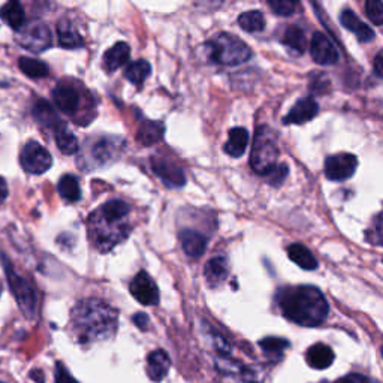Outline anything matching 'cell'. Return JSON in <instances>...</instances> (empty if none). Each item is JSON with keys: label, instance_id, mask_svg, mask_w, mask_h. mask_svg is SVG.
I'll use <instances>...</instances> for the list:
<instances>
[{"label": "cell", "instance_id": "45", "mask_svg": "<svg viewBox=\"0 0 383 383\" xmlns=\"http://www.w3.org/2000/svg\"><path fill=\"white\" fill-rule=\"evenodd\" d=\"M0 295H2V283H0Z\"/></svg>", "mask_w": 383, "mask_h": 383}, {"label": "cell", "instance_id": "35", "mask_svg": "<svg viewBox=\"0 0 383 383\" xmlns=\"http://www.w3.org/2000/svg\"><path fill=\"white\" fill-rule=\"evenodd\" d=\"M367 238L371 244L383 246V210L375 217L373 223H371V228L368 229Z\"/></svg>", "mask_w": 383, "mask_h": 383}, {"label": "cell", "instance_id": "30", "mask_svg": "<svg viewBox=\"0 0 383 383\" xmlns=\"http://www.w3.org/2000/svg\"><path fill=\"white\" fill-rule=\"evenodd\" d=\"M59 195L68 202H77L81 199V189L75 175L66 174L60 178L57 185Z\"/></svg>", "mask_w": 383, "mask_h": 383}, {"label": "cell", "instance_id": "5", "mask_svg": "<svg viewBox=\"0 0 383 383\" xmlns=\"http://www.w3.org/2000/svg\"><path fill=\"white\" fill-rule=\"evenodd\" d=\"M279 159V147L275 133L268 126H259L254 133L252 154H250V166L256 174L267 177L273 169L277 166Z\"/></svg>", "mask_w": 383, "mask_h": 383}, {"label": "cell", "instance_id": "47", "mask_svg": "<svg viewBox=\"0 0 383 383\" xmlns=\"http://www.w3.org/2000/svg\"><path fill=\"white\" fill-rule=\"evenodd\" d=\"M0 383H3V382H0Z\"/></svg>", "mask_w": 383, "mask_h": 383}, {"label": "cell", "instance_id": "6", "mask_svg": "<svg viewBox=\"0 0 383 383\" xmlns=\"http://www.w3.org/2000/svg\"><path fill=\"white\" fill-rule=\"evenodd\" d=\"M5 271L8 273L10 292L14 294L17 304L21 308V312H23L29 319L34 317L36 313V307H38V298H36V292L34 289V286H31V283L29 280L18 275L13 270V267H10L9 262H6V261H5Z\"/></svg>", "mask_w": 383, "mask_h": 383}, {"label": "cell", "instance_id": "16", "mask_svg": "<svg viewBox=\"0 0 383 383\" xmlns=\"http://www.w3.org/2000/svg\"><path fill=\"white\" fill-rule=\"evenodd\" d=\"M340 23L345 29L352 31L361 42H370L375 39V31L364 21H361L352 9H343V13L340 14Z\"/></svg>", "mask_w": 383, "mask_h": 383}, {"label": "cell", "instance_id": "40", "mask_svg": "<svg viewBox=\"0 0 383 383\" xmlns=\"http://www.w3.org/2000/svg\"><path fill=\"white\" fill-rule=\"evenodd\" d=\"M338 383H370V380L366 376H363V375L350 373V375L345 376Z\"/></svg>", "mask_w": 383, "mask_h": 383}, {"label": "cell", "instance_id": "34", "mask_svg": "<svg viewBox=\"0 0 383 383\" xmlns=\"http://www.w3.org/2000/svg\"><path fill=\"white\" fill-rule=\"evenodd\" d=\"M259 346L268 356H282V354L291 346V343L286 338L280 337H265L259 342Z\"/></svg>", "mask_w": 383, "mask_h": 383}, {"label": "cell", "instance_id": "25", "mask_svg": "<svg viewBox=\"0 0 383 383\" xmlns=\"http://www.w3.org/2000/svg\"><path fill=\"white\" fill-rule=\"evenodd\" d=\"M249 145V132L244 127H233L225 144V153L231 157H241Z\"/></svg>", "mask_w": 383, "mask_h": 383}, {"label": "cell", "instance_id": "38", "mask_svg": "<svg viewBox=\"0 0 383 383\" xmlns=\"http://www.w3.org/2000/svg\"><path fill=\"white\" fill-rule=\"evenodd\" d=\"M287 173H289V169H287V166L284 164H280L275 166L273 171L267 175V180H268V183L271 186H280L283 182H284V178L287 175Z\"/></svg>", "mask_w": 383, "mask_h": 383}, {"label": "cell", "instance_id": "33", "mask_svg": "<svg viewBox=\"0 0 383 383\" xmlns=\"http://www.w3.org/2000/svg\"><path fill=\"white\" fill-rule=\"evenodd\" d=\"M150 72H152L150 63L145 60H138L131 63V65L126 68L124 77L132 84H135V86H141V84L147 80V77L150 75Z\"/></svg>", "mask_w": 383, "mask_h": 383}, {"label": "cell", "instance_id": "43", "mask_svg": "<svg viewBox=\"0 0 383 383\" xmlns=\"http://www.w3.org/2000/svg\"><path fill=\"white\" fill-rule=\"evenodd\" d=\"M8 198V185L3 180V177H0V205L3 204Z\"/></svg>", "mask_w": 383, "mask_h": 383}, {"label": "cell", "instance_id": "19", "mask_svg": "<svg viewBox=\"0 0 383 383\" xmlns=\"http://www.w3.org/2000/svg\"><path fill=\"white\" fill-rule=\"evenodd\" d=\"M334 358H335V355L333 352V349L324 343H317V345L312 346L305 354L307 364L316 370L328 368L334 363Z\"/></svg>", "mask_w": 383, "mask_h": 383}, {"label": "cell", "instance_id": "42", "mask_svg": "<svg viewBox=\"0 0 383 383\" xmlns=\"http://www.w3.org/2000/svg\"><path fill=\"white\" fill-rule=\"evenodd\" d=\"M133 324L143 329V331H145L147 326H148V316L145 313H138L133 316Z\"/></svg>", "mask_w": 383, "mask_h": 383}, {"label": "cell", "instance_id": "3", "mask_svg": "<svg viewBox=\"0 0 383 383\" xmlns=\"http://www.w3.org/2000/svg\"><path fill=\"white\" fill-rule=\"evenodd\" d=\"M129 211L131 207L127 202L114 199L92 212L89 217V237L96 249L106 253L127 238L131 232L126 222Z\"/></svg>", "mask_w": 383, "mask_h": 383}, {"label": "cell", "instance_id": "29", "mask_svg": "<svg viewBox=\"0 0 383 383\" xmlns=\"http://www.w3.org/2000/svg\"><path fill=\"white\" fill-rule=\"evenodd\" d=\"M282 44L289 48L291 51H294L295 55H303L307 48V39H305L304 30L296 26L287 27L282 38Z\"/></svg>", "mask_w": 383, "mask_h": 383}, {"label": "cell", "instance_id": "15", "mask_svg": "<svg viewBox=\"0 0 383 383\" xmlns=\"http://www.w3.org/2000/svg\"><path fill=\"white\" fill-rule=\"evenodd\" d=\"M52 99H55V105L57 108L66 114H73L80 106V93L69 84H59L52 90Z\"/></svg>", "mask_w": 383, "mask_h": 383}, {"label": "cell", "instance_id": "22", "mask_svg": "<svg viewBox=\"0 0 383 383\" xmlns=\"http://www.w3.org/2000/svg\"><path fill=\"white\" fill-rule=\"evenodd\" d=\"M131 48L126 42H117L103 55V65L108 71H115L129 62Z\"/></svg>", "mask_w": 383, "mask_h": 383}, {"label": "cell", "instance_id": "9", "mask_svg": "<svg viewBox=\"0 0 383 383\" xmlns=\"http://www.w3.org/2000/svg\"><path fill=\"white\" fill-rule=\"evenodd\" d=\"M358 168V159L355 154L342 153L328 156L325 161V177L331 182H345L354 177Z\"/></svg>", "mask_w": 383, "mask_h": 383}, {"label": "cell", "instance_id": "37", "mask_svg": "<svg viewBox=\"0 0 383 383\" xmlns=\"http://www.w3.org/2000/svg\"><path fill=\"white\" fill-rule=\"evenodd\" d=\"M268 6L274 14H277L280 17H289L295 13L296 9V2H291V0H270Z\"/></svg>", "mask_w": 383, "mask_h": 383}, {"label": "cell", "instance_id": "8", "mask_svg": "<svg viewBox=\"0 0 383 383\" xmlns=\"http://www.w3.org/2000/svg\"><path fill=\"white\" fill-rule=\"evenodd\" d=\"M20 164L29 174H44L52 165V157L45 147L36 141H29L21 150Z\"/></svg>", "mask_w": 383, "mask_h": 383}, {"label": "cell", "instance_id": "18", "mask_svg": "<svg viewBox=\"0 0 383 383\" xmlns=\"http://www.w3.org/2000/svg\"><path fill=\"white\" fill-rule=\"evenodd\" d=\"M57 35H59V44L63 48L68 50H75L81 48L84 45V39L80 35L77 27L73 26L72 21L68 18H62L57 23Z\"/></svg>", "mask_w": 383, "mask_h": 383}, {"label": "cell", "instance_id": "1", "mask_svg": "<svg viewBox=\"0 0 383 383\" xmlns=\"http://www.w3.org/2000/svg\"><path fill=\"white\" fill-rule=\"evenodd\" d=\"M275 300L283 316L301 326L321 325L329 313L325 295L315 286H284Z\"/></svg>", "mask_w": 383, "mask_h": 383}, {"label": "cell", "instance_id": "24", "mask_svg": "<svg viewBox=\"0 0 383 383\" xmlns=\"http://www.w3.org/2000/svg\"><path fill=\"white\" fill-rule=\"evenodd\" d=\"M55 138H56V144L59 147V150L63 154H75L80 148L77 136L72 133V131L68 127L66 123H60L56 129H55Z\"/></svg>", "mask_w": 383, "mask_h": 383}, {"label": "cell", "instance_id": "36", "mask_svg": "<svg viewBox=\"0 0 383 383\" xmlns=\"http://www.w3.org/2000/svg\"><path fill=\"white\" fill-rule=\"evenodd\" d=\"M366 14L371 23L383 26V3L379 0H368L366 3Z\"/></svg>", "mask_w": 383, "mask_h": 383}, {"label": "cell", "instance_id": "12", "mask_svg": "<svg viewBox=\"0 0 383 383\" xmlns=\"http://www.w3.org/2000/svg\"><path fill=\"white\" fill-rule=\"evenodd\" d=\"M310 55L317 65L331 66L338 62V51L329 38L322 34V31H316L310 42Z\"/></svg>", "mask_w": 383, "mask_h": 383}, {"label": "cell", "instance_id": "41", "mask_svg": "<svg viewBox=\"0 0 383 383\" xmlns=\"http://www.w3.org/2000/svg\"><path fill=\"white\" fill-rule=\"evenodd\" d=\"M373 68H375V72L376 75L383 78V50L379 51L376 57H375V62H373Z\"/></svg>", "mask_w": 383, "mask_h": 383}, {"label": "cell", "instance_id": "17", "mask_svg": "<svg viewBox=\"0 0 383 383\" xmlns=\"http://www.w3.org/2000/svg\"><path fill=\"white\" fill-rule=\"evenodd\" d=\"M169 368H171V359L165 350H154L147 356V375L153 382H162Z\"/></svg>", "mask_w": 383, "mask_h": 383}, {"label": "cell", "instance_id": "11", "mask_svg": "<svg viewBox=\"0 0 383 383\" xmlns=\"http://www.w3.org/2000/svg\"><path fill=\"white\" fill-rule=\"evenodd\" d=\"M129 289L135 300L143 305H156L161 298L156 282L145 271H140L135 275Z\"/></svg>", "mask_w": 383, "mask_h": 383}, {"label": "cell", "instance_id": "31", "mask_svg": "<svg viewBox=\"0 0 383 383\" xmlns=\"http://www.w3.org/2000/svg\"><path fill=\"white\" fill-rule=\"evenodd\" d=\"M238 24L244 31L258 34L265 29V18L261 10H247L238 17Z\"/></svg>", "mask_w": 383, "mask_h": 383}, {"label": "cell", "instance_id": "32", "mask_svg": "<svg viewBox=\"0 0 383 383\" xmlns=\"http://www.w3.org/2000/svg\"><path fill=\"white\" fill-rule=\"evenodd\" d=\"M18 66L23 71L24 75L30 78H42L48 75V65L44 62H41L38 59H30V57H20L18 60Z\"/></svg>", "mask_w": 383, "mask_h": 383}, {"label": "cell", "instance_id": "4", "mask_svg": "<svg viewBox=\"0 0 383 383\" xmlns=\"http://www.w3.org/2000/svg\"><path fill=\"white\" fill-rule=\"evenodd\" d=\"M208 57L225 66H238L252 57V50L246 42L231 34H219L205 44Z\"/></svg>", "mask_w": 383, "mask_h": 383}, {"label": "cell", "instance_id": "26", "mask_svg": "<svg viewBox=\"0 0 383 383\" xmlns=\"http://www.w3.org/2000/svg\"><path fill=\"white\" fill-rule=\"evenodd\" d=\"M34 117L36 119V122L44 126V127H51L52 131L56 129V127L62 123V120L59 119L57 113L52 108V105L45 101V99H39L35 106H34Z\"/></svg>", "mask_w": 383, "mask_h": 383}, {"label": "cell", "instance_id": "39", "mask_svg": "<svg viewBox=\"0 0 383 383\" xmlns=\"http://www.w3.org/2000/svg\"><path fill=\"white\" fill-rule=\"evenodd\" d=\"M56 383H77V382L72 379L69 371L59 363L56 368Z\"/></svg>", "mask_w": 383, "mask_h": 383}, {"label": "cell", "instance_id": "20", "mask_svg": "<svg viewBox=\"0 0 383 383\" xmlns=\"http://www.w3.org/2000/svg\"><path fill=\"white\" fill-rule=\"evenodd\" d=\"M183 250L190 258H201L207 249V238L194 229H185L180 233Z\"/></svg>", "mask_w": 383, "mask_h": 383}, {"label": "cell", "instance_id": "46", "mask_svg": "<svg viewBox=\"0 0 383 383\" xmlns=\"http://www.w3.org/2000/svg\"><path fill=\"white\" fill-rule=\"evenodd\" d=\"M382 356H383V347H382Z\"/></svg>", "mask_w": 383, "mask_h": 383}, {"label": "cell", "instance_id": "21", "mask_svg": "<svg viewBox=\"0 0 383 383\" xmlns=\"http://www.w3.org/2000/svg\"><path fill=\"white\" fill-rule=\"evenodd\" d=\"M204 274H205L207 283L211 287H217L219 284H222L228 279V274H229L228 259L225 256L211 258L205 265Z\"/></svg>", "mask_w": 383, "mask_h": 383}, {"label": "cell", "instance_id": "13", "mask_svg": "<svg viewBox=\"0 0 383 383\" xmlns=\"http://www.w3.org/2000/svg\"><path fill=\"white\" fill-rule=\"evenodd\" d=\"M123 147V141L119 138H102L96 141L92 147H89V153H92L90 166H101L114 161V156L120 153Z\"/></svg>", "mask_w": 383, "mask_h": 383}, {"label": "cell", "instance_id": "23", "mask_svg": "<svg viewBox=\"0 0 383 383\" xmlns=\"http://www.w3.org/2000/svg\"><path fill=\"white\" fill-rule=\"evenodd\" d=\"M287 256H289V259L303 270L313 271L319 267L317 259L313 256V253L304 246V244H300V243L291 244V246L287 247Z\"/></svg>", "mask_w": 383, "mask_h": 383}, {"label": "cell", "instance_id": "28", "mask_svg": "<svg viewBox=\"0 0 383 383\" xmlns=\"http://www.w3.org/2000/svg\"><path fill=\"white\" fill-rule=\"evenodd\" d=\"M165 126L161 122H144L136 133V140L143 145H153L164 138Z\"/></svg>", "mask_w": 383, "mask_h": 383}, {"label": "cell", "instance_id": "44", "mask_svg": "<svg viewBox=\"0 0 383 383\" xmlns=\"http://www.w3.org/2000/svg\"><path fill=\"white\" fill-rule=\"evenodd\" d=\"M30 377L34 379L36 383H44V382H45V379H44V373H42L41 370H34V371H31V373H30Z\"/></svg>", "mask_w": 383, "mask_h": 383}, {"label": "cell", "instance_id": "14", "mask_svg": "<svg viewBox=\"0 0 383 383\" xmlns=\"http://www.w3.org/2000/svg\"><path fill=\"white\" fill-rule=\"evenodd\" d=\"M319 114V103L313 96H307V98L298 101L292 110L289 111L284 119V124H304L307 122L313 120L315 117Z\"/></svg>", "mask_w": 383, "mask_h": 383}, {"label": "cell", "instance_id": "2", "mask_svg": "<svg viewBox=\"0 0 383 383\" xmlns=\"http://www.w3.org/2000/svg\"><path fill=\"white\" fill-rule=\"evenodd\" d=\"M119 313L99 300H82L71 313V326L78 343H94L115 334Z\"/></svg>", "mask_w": 383, "mask_h": 383}, {"label": "cell", "instance_id": "10", "mask_svg": "<svg viewBox=\"0 0 383 383\" xmlns=\"http://www.w3.org/2000/svg\"><path fill=\"white\" fill-rule=\"evenodd\" d=\"M153 173L162 180V183L166 187H183L186 185L185 171L173 161H169L162 156H154L152 159Z\"/></svg>", "mask_w": 383, "mask_h": 383}, {"label": "cell", "instance_id": "7", "mask_svg": "<svg viewBox=\"0 0 383 383\" xmlns=\"http://www.w3.org/2000/svg\"><path fill=\"white\" fill-rule=\"evenodd\" d=\"M18 44L34 52H42L51 47L52 36L50 27L42 21H30L18 30Z\"/></svg>", "mask_w": 383, "mask_h": 383}, {"label": "cell", "instance_id": "27", "mask_svg": "<svg viewBox=\"0 0 383 383\" xmlns=\"http://www.w3.org/2000/svg\"><path fill=\"white\" fill-rule=\"evenodd\" d=\"M0 18H2L10 29L18 31L24 26L26 14L21 3L13 0V2H8L6 5L2 6V9H0Z\"/></svg>", "mask_w": 383, "mask_h": 383}]
</instances>
